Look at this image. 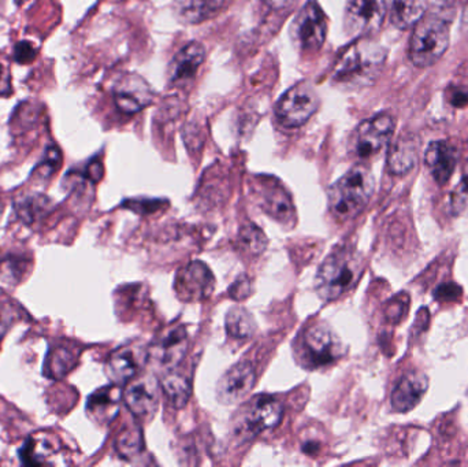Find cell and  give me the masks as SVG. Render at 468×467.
<instances>
[{"label": "cell", "mask_w": 468, "mask_h": 467, "mask_svg": "<svg viewBox=\"0 0 468 467\" xmlns=\"http://www.w3.org/2000/svg\"><path fill=\"white\" fill-rule=\"evenodd\" d=\"M77 356L73 351L65 347H57L51 351L47 359V375L54 378H62L76 365Z\"/></svg>", "instance_id": "obj_30"}, {"label": "cell", "mask_w": 468, "mask_h": 467, "mask_svg": "<svg viewBox=\"0 0 468 467\" xmlns=\"http://www.w3.org/2000/svg\"><path fill=\"white\" fill-rule=\"evenodd\" d=\"M395 132V121L389 114H378L363 121L351 140V153L360 161L378 155L389 144Z\"/></svg>", "instance_id": "obj_8"}, {"label": "cell", "mask_w": 468, "mask_h": 467, "mask_svg": "<svg viewBox=\"0 0 468 467\" xmlns=\"http://www.w3.org/2000/svg\"><path fill=\"white\" fill-rule=\"evenodd\" d=\"M451 208L455 214L468 213V162L463 167L461 181L451 195Z\"/></svg>", "instance_id": "obj_34"}, {"label": "cell", "mask_w": 468, "mask_h": 467, "mask_svg": "<svg viewBox=\"0 0 468 467\" xmlns=\"http://www.w3.org/2000/svg\"><path fill=\"white\" fill-rule=\"evenodd\" d=\"M60 165H62V153L57 145H49L44 154L43 161L37 165L33 175L40 180H48L59 170Z\"/></svg>", "instance_id": "obj_32"}, {"label": "cell", "mask_w": 468, "mask_h": 467, "mask_svg": "<svg viewBox=\"0 0 468 467\" xmlns=\"http://www.w3.org/2000/svg\"><path fill=\"white\" fill-rule=\"evenodd\" d=\"M282 416L283 409L280 400L270 395H258L245 406L237 428L245 438L256 436L263 430L278 427Z\"/></svg>", "instance_id": "obj_10"}, {"label": "cell", "mask_w": 468, "mask_h": 467, "mask_svg": "<svg viewBox=\"0 0 468 467\" xmlns=\"http://www.w3.org/2000/svg\"><path fill=\"white\" fill-rule=\"evenodd\" d=\"M296 351L300 364L307 369L330 366L346 354L343 342L327 324H315L305 329Z\"/></svg>", "instance_id": "obj_5"}, {"label": "cell", "mask_w": 468, "mask_h": 467, "mask_svg": "<svg viewBox=\"0 0 468 467\" xmlns=\"http://www.w3.org/2000/svg\"><path fill=\"white\" fill-rule=\"evenodd\" d=\"M390 22L400 30L414 27L426 11V0H392Z\"/></svg>", "instance_id": "obj_25"}, {"label": "cell", "mask_w": 468, "mask_h": 467, "mask_svg": "<svg viewBox=\"0 0 468 467\" xmlns=\"http://www.w3.org/2000/svg\"><path fill=\"white\" fill-rule=\"evenodd\" d=\"M259 206L267 216L283 225H292L296 219L293 202L289 192L278 181L264 178L258 183Z\"/></svg>", "instance_id": "obj_16"}, {"label": "cell", "mask_w": 468, "mask_h": 467, "mask_svg": "<svg viewBox=\"0 0 468 467\" xmlns=\"http://www.w3.org/2000/svg\"><path fill=\"white\" fill-rule=\"evenodd\" d=\"M175 287L181 301L200 302L213 293L216 280L206 263L195 260L178 271Z\"/></svg>", "instance_id": "obj_12"}, {"label": "cell", "mask_w": 468, "mask_h": 467, "mask_svg": "<svg viewBox=\"0 0 468 467\" xmlns=\"http://www.w3.org/2000/svg\"><path fill=\"white\" fill-rule=\"evenodd\" d=\"M162 388L169 402L176 409H183L188 403L192 395V387L188 378L181 376L180 373L172 372L165 376L162 380Z\"/></svg>", "instance_id": "obj_26"}, {"label": "cell", "mask_w": 468, "mask_h": 467, "mask_svg": "<svg viewBox=\"0 0 468 467\" xmlns=\"http://www.w3.org/2000/svg\"><path fill=\"white\" fill-rule=\"evenodd\" d=\"M118 454L125 460H136L144 451V438L139 425H129L118 435L115 441Z\"/></svg>", "instance_id": "obj_27"}, {"label": "cell", "mask_w": 468, "mask_h": 467, "mask_svg": "<svg viewBox=\"0 0 468 467\" xmlns=\"http://www.w3.org/2000/svg\"><path fill=\"white\" fill-rule=\"evenodd\" d=\"M255 383L256 375L253 365L248 361L239 362L218 381L217 398L222 405H236L248 397Z\"/></svg>", "instance_id": "obj_14"}, {"label": "cell", "mask_w": 468, "mask_h": 467, "mask_svg": "<svg viewBox=\"0 0 468 467\" xmlns=\"http://www.w3.org/2000/svg\"><path fill=\"white\" fill-rule=\"evenodd\" d=\"M153 87L139 74H126L114 90V103L125 114H136L153 103Z\"/></svg>", "instance_id": "obj_15"}, {"label": "cell", "mask_w": 468, "mask_h": 467, "mask_svg": "<svg viewBox=\"0 0 468 467\" xmlns=\"http://www.w3.org/2000/svg\"><path fill=\"white\" fill-rule=\"evenodd\" d=\"M429 388V378L425 373L420 370H411L407 373L398 386L393 389L390 403L396 413H409L414 410L420 402Z\"/></svg>", "instance_id": "obj_17"}, {"label": "cell", "mask_w": 468, "mask_h": 467, "mask_svg": "<svg viewBox=\"0 0 468 467\" xmlns=\"http://www.w3.org/2000/svg\"><path fill=\"white\" fill-rule=\"evenodd\" d=\"M51 202L40 194L27 195L16 203V210L25 222H33L48 210Z\"/></svg>", "instance_id": "obj_29"}, {"label": "cell", "mask_w": 468, "mask_h": 467, "mask_svg": "<svg viewBox=\"0 0 468 467\" xmlns=\"http://www.w3.org/2000/svg\"><path fill=\"white\" fill-rule=\"evenodd\" d=\"M250 293H252V282L245 276L239 277L229 288L230 298L237 302L244 301Z\"/></svg>", "instance_id": "obj_37"}, {"label": "cell", "mask_w": 468, "mask_h": 467, "mask_svg": "<svg viewBox=\"0 0 468 467\" xmlns=\"http://www.w3.org/2000/svg\"><path fill=\"white\" fill-rule=\"evenodd\" d=\"M321 106L315 88L308 81L297 82L289 88L275 106V114L281 125L300 128L304 125Z\"/></svg>", "instance_id": "obj_6"}, {"label": "cell", "mask_w": 468, "mask_h": 467, "mask_svg": "<svg viewBox=\"0 0 468 467\" xmlns=\"http://www.w3.org/2000/svg\"><path fill=\"white\" fill-rule=\"evenodd\" d=\"M227 331L234 339H250L256 332V323L248 310L233 307L228 312Z\"/></svg>", "instance_id": "obj_28"}, {"label": "cell", "mask_w": 468, "mask_h": 467, "mask_svg": "<svg viewBox=\"0 0 468 467\" xmlns=\"http://www.w3.org/2000/svg\"><path fill=\"white\" fill-rule=\"evenodd\" d=\"M225 0H176L173 5L176 18L184 25H197L216 16Z\"/></svg>", "instance_id": "obj_23"}, {"label": "cell", "mask_w": 468, "mask_h": 467, "mask_svg": "<svg viewBox=\"0 0 468 467\" xmlns=\"http://www.w3.org/2000/svg\"><path fill=\"white\" fill-rule=\"evenodd\" d=\"M36 57V49L33 48L32 44L29 41H21L16 44V51H14V58L16 62L27 65V63L32 62Z\"/></svg>", "instance_id": "obj_38"}, {"label": "cell", "mask_w": 468, "mask_h": 467, "mask_svg": "<svg viewBox=\"0 0 468 467\" xmlns=\"http://www.w3.org/2000/svg\"><path fill=\"white\" fill-rule=\"evenodd\" d=\"M409 309L410 296L407 293H399L398 296L388 302L387 307H385V318L388 323L396 325L406 318Z\"/></svg>", "instance_id": "obj_33"}, {"label": "cell", "mask_w": 468, "mask_h": 467, "mask_svg": "<svg viewBox=\"0 0 468 467\" xmlns=\"http://www.w3.org/2000/svg\"><path fill=\"white\" fill-rule=\"evenodd\" d=\"M11 93V74L5 65L0 63V96H8Z\"/></svg>", "instance_id": "obj_39"}, {"label": "cell", "mask_w": 468, "mask_h": 467, "mask_svg": "<svg viewBox=\"0 0 468 467\" xmlns=\"http://www.w3.org/2000/svg\"><path fill=\"white\" fill-rule=\"evenodd\" d=\"M206 59V49L197 41L186 44L176 54L169 65V81L173 85H186L195 79Z\"/></svg>", "instance_id": "obj_19"}, {"label": "cell", "mask_w": 468, "mask_h": 467, "mask_svg": "<svg viewBox=\"0 0 468 467\" xmlns=\"http://www.w3.org/2000/svg\"><path fill=\"white\" fill-rule=\"evenodd\" d=\"M144 356H147V353H143L142 347L137 345L118 348L107 361V376L117 386L129 383L139 372L140 366L144 362Z\"/></svg>", "instance_id": "obj_20"}, {"label": "cell", "mask_w": 468, "mask_h": 467, "mask_svg": "<svg viewBox=\"0 0 468 467\" xmlns=\"http://www.w3.org/2000/svg\"><path fill=\"white\" fill-rule=\"evenodd\" d=\"M450 46V29L436 14L423 16L415 24L410 40V59L418 68H431L441 59Z\"/></svg>", "instance_id": "obj_4"}, {"label": "cell", "mask_w": 468, "mask_h": 467, "mask_svg": "<svg viewBox=\"0 0 468 467\" xmlns=\"http://www.w3.org/2000/svg\"><path fill=\"white\" fill-rule=\"evenodd\" d=\"M326 14L316 0H310L292 22V40L303 54H315L326 41Z\"/></svg>", "instance_id": "obj_7"}, {"label": "cell", "mask_w": 468, "mask_h": 467, "mask_svg": "<svg viewBox=\"0 0 468 467\" xmlns=\"http://www.w3.org/2000/svg\"><path fill=\"white\" fill-rule=\"evenodd\" d=\"M459 153L455 145L451 144L447 140H437L431 143L426 150L425 164L440 186H445L452 177L456 166H458Z\"/></svg>", "instance_id": "obj_18"}, {"label": "cell", "mask_w": 468, "mask_h": 467, "mask_svg": "<svg viewBox=\"0 0 468 467\" xmlns=\"http://www.w3.org/2000/svg\"><path fill=\"white\" fill-rule=\"evenodd\" d=\"M270 2L274 3V5H280L281 3H285V0H270Z\"/></svg>", "instance_id": "obj_42"}, {"label": "cell", "mask_w": 468, "mask_h": 467, "mask_svg": "<svg viewBox=\"0 0 468 467\" xmlns=\"http://www.w3.org/2000/svg\"><path fill=\"white\" fill-rule=\"evenodd\" d=\"M418 161V142L411 134L399 137L388 155V167L390 173L403 175L412 170Z\"/></svg>", "instance_id": "obj_24"}, {"label": "cell", "mask_w": 468, "mask_h": 467, "mask_svg": "<svg viewBox=\"0 0 468 467\" xmlns=\"http://www.w3.org/2000/svg\"><path fill=\"white\" fill-rule=\"evenodd\" d=\"M362 274L360 255L351 249H337L324 260L316 273V292L324 301H335L354 290Z\"/></svg>", "instance_id": "obj_3"}, {"label": "cell", "mask_w": 468, "mask_h": 467, "mask_svg": "<svg viewBox=\"0 0 468 467\" xmlns=\"http://www.w3.org/2000/svg\"><path fill=\"white\" fill-rule=\"evenodd\" d=\"M462 298V288L455 282H445L434 292V299L439 302H458Z\"/></svg>", "instance_id": "obj_36"}, {"label": "cell", "mask_w": 468, "mask_h": 467, "mask_svg": "<svg viewBox=\"0 0 468 467\" xmlns=\"http://www.w3.org/2000/svg\"><path fill=\"white\" fill-rule=\"evenodd\" d=\"M392 0H349L344 14V29L354 37H368L381 29Z\"/></svg>", "instance_id": "obj_9"}, {"label": "cell", "mask_w": 468, "mask_h": 467, "mask_svg": "<svg viewBox=\"0 0 468 467\" xmlns=\"http://www.w3.org/2000/svg\"><path fill=\"white\" fill-rule=\"evenodd\" d=\"M59 452V441L51 433H33L25 441L19 451V460L24 465H52V460Z\"/></svg>", "instance_id": "obj_21"}, {"label": "cell", "mask_w": 468, "mask_h": 467, "mask_svg": "<svg viewBox=\"0 0 468 467\" xmlns=\"http://www.w3.org/2000/svg\"><path fill=\"white\" fill-rule=\"evenodd\" d=\"M87 175L90 180H92L93 183H98L101 180V175H103V166H101V162L93 161L88 165Z\"/></svg>", "instance_id": "obj_40"}, {"label": "cell", "mask_w": 468, "mask_h": 467, "mask_svg": "<svg viewBox=\"0 0 468 467\" xmlns=\"http://www.w3.org/2000/svg\"><path fill=\"white\" fill-rule=\"evenodd\" d=\"M462 24H463L464 32H466L468 35V3L466 7H464L463 19H462Z\"/></svg>", "instance_id": "obj_41"}, {"label": "cell", "mask_w": 468, "mask_h": 467, "mask_svg": "<svg viewBox=\"0 0 468 467\" xmlns=\"http://www.w3.org/2000/svg\"><path fill=\"white\" fill-rule=\"evenodd\" d=\"M387 60V49L368 37H359L344 51L333 69V81L349 88L373 84Z\"/></svg>", "instance_id": "obj_1"}, {"label": "cell", "mask_w": 468, "mask_h": 467, "mask_svg": "<svg viewBox=\"0 0 468 467\" xmlns=\"http://www.w3.org/2000/svg\"><path fill=\"white\" fill-rule=\"evenodd\" d=\"M189 337L188 332L184 326L176 325L162 332L151 347L148 348L147 356L158 367L173 369L177 366L186 351H188Z\"/></svg>", "instance_id": "obj_11"}, {"label": "cell", "mask_w": 468, "mask_h": 467, "mask_svg": "<svg viewBox=\"0 0 468 467\" xmlns=\"http://www.w3.org/2000/svg\"><path fill=\"white\" fill-rule=\"evenodd\" d=\"M121 397L122 394L117 384L104 387L90 395L87 403L88 413L99 424H109L117 417Z\"/></svg>", "instance_id": "obj_22"}, {"label": "cell", "mask_w": 468, "mask_h": 467, "mask_svg": "<svg viewBox=\"0 0 468 467\" xmlns=\"http://www.w3.org/2000/svg\"><path fill=\"white\" fill-rule=\"evenodd\" d=\"M239 243L250 254L259 255L266 249L267 239L261 229L255 225L248 224L239 230Z\"/></svg>", "instance_id": "obj_31"}, {"label": "cell", "mask_w": 468, "mask_h": 467, "mask_svg": "<svg viewBox=\"0 0 468 467\" xmlns=\"http://www.w3.org/2000/svg\"><path fill=\"white\" fill-rule=\"evenodd\" d=\"M126 408L140 421L153 419L159 406V384L154 376L145 375L129 383L123 394Z\"/></svg>", "instance_id": "obj_13"}, {"label": "cell", "mask_w": 468, "mask_h": 467, "mask_svg": "<svg viewBox=\"0 0 468 467\" xmlns=\"http://www.w3.org/2000/svg\"><path fill=\"white\" fill-rule=\"evenodd\" d=\"M19 310L10 299L0 295V343L18 318Z\"/></svg>", "instance_id": "obj_35"}, {"label": "cell", "mask_w": 468, "mask_h": 467, "mask_svg": "<svg viewBox=\"0 0 468 467\" xmlns=\"http://www.w3.org/2000/svg\"><path fill=\"white\" fill-rule=\"evenodd\" d=\"M373 173L366 165H356L330 186L329 210L340 221L354 218L365 210L374 194Z\"/></svg>", "instance_id": "obj_2"}]
</instances>
